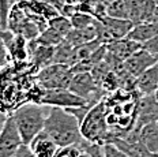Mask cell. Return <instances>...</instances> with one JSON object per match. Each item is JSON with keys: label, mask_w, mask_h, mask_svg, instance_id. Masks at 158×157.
Segmentation results:
<instances>
[{"label": "cell", "mask_w": 158, "mask_h": 157, "mask_svg": "<svg viewBox=\"0 0 158 157\" xmlns=\"http://www.w3.org/2000/svg\"><path fill=\"white\" fill-rule=\"evenodd\" d=\"M44 131L53 139L59 148L81 145L85 139L81 133V123L70 111L59 107H47Z\"/></svg>", "instance_id": "1"}, {"label": "cell", "mask_w": 158, "mask_h": 157, "mask_svg": "<svg viewBox=\"0 0 158 157\" xmlns=\"http://www.w3.org/2000/svg\"><path fill=\"white\" fill-rule=\"evenodd\" d=\"M16 129L21 134L25 145H29L35 135L44 131L47 119V105L37 103H23L11 113Z\"/></svg>", "instance_id": "2"}, {"label": "cell", "mask_w": 158, "mask_h": 157, "mask_svg": "<svg viewBox=\"0 0 158 157\" xmlns=\"http://www.w3.org/2000/svg\"><path fill=\"white\" fill-rule=\"evenodd\" d=\"M81 133L83 138L90 143L104 146L113 142V137L109 131L106 122V104L102 99L87 112L81 123Z\"/></svg>", "instance_id": "3"}, {"label": "cell", "mask_w": 158, "mask_h": 157, "mask_svg": "<svg viewBox=\"0 0 158 157\" xmlns=\"http://www.w3.org/2000/svg\"><path fill=\"white\" fill-rule=\"evenodd\" d=\"M95 32H97V40L104 45L126 38L134 23L128 19H117L105 15L102 18H95L94 22Z\"/></svg>", "instance_id": "4"}, {"label": "cell", "mask_w": 158, "mask_h": 157, "mask_svg": "<svg viewBox=\"0 0 158 157\" xmlns=\"http://www.w3.org/2000/svg\"><path fill=\"white\" fill-rule=\"evenodd\" d=\"M72 77H74V73L70 66L53 63L38 71L35 81L45 90L70 89Z\"/></svg>", "instance_id": "5"}, {"label": "cell", "mask_w": 158, "mask_h": 157, "mask_svg": "<svg viewBox=\"0 0 158 157\" xmlns=\"http://www.w3.org/2000/svg\"><path fill=\"white\" fill-rule=\"evenodd\" d=\"M70 90L85 99L93 107L100 103L104 96V90L97 85L91 73H75L70 85Z\"/></svg>", "instance_id": "6"}, {"label": "cell", "mask_w": 158, "mask_h": 157, "mask_svg": "<svg viewBox=\"0 0 158 157\" xmlns=\"http://www.w3.org/2000/svg\"><path fill=\"white\" fill-rule=\"evenodd\" d=\"M71 29H72V23L70 18L64 17V15H57V17L49 19L47 29L35 40L41 45L56 47V45L61 44L65 40V37L71 32Z\"/></svg>", "instance_id": "7"}, {"label": "cell", "mask_w": 158, "mask_h": 157, "mask_svg": "<svg viewBox=\"0 0 158 157\" xmlns=\"http://www.w3.org/2000/svg\"><path fill=\"white\" fill-rule=\"evenodd\" d=\"M158 122V100L153 96H144L140 97L139 108H138V116L136 123H135L134 130L126 137L128 142H138V133L144 124L157 123Z\"/></svg>", "instance_id": "8"}, {"label": "cell", "mask_w": 158, "mask_h": 157, "mask_svg": "<svg viewBox=\"0 0 158 157\" xmlns=\"http://www.w3.org/2000/svg\"><path fill=\"white\" fill-rule=\"evenodd\" d=\"M42 105L47 107H59V108H77L90 105L85 99L79 97L70 89H55V90H45L44 97L41 100ZM93 107V105H91Z\"/></svg>", "instance_id": "9"}, {"label": "cell", "mask_w": 158, "mask_h": 157, "mask_svg": "<svg viewBox=\"0 0 158 157\" xmlns=\"http://www.w3.org/2000/svg\"><path fill=\"white\" fill-rule=\"evenodd\" d=\"M22 145H23V139L11 115H8L4 127L0 133V157H14Z\"/></svg>", "instance_id": "10"}, {"label": "cell", "mask_w": 158, "mask_h": 157, "mask_svg": "<svg viewBox=\"0 0 158 157\" xmlns=\"http://www.w3.org/2000/svg\"><path fill=\"white\" fill-rule=\"evenodd\" d=\"M157 62H158V56L140 48L139 51H136L132 56L128 57L124 62V67H126L128 74H131L134 78H138L140 74H143L147 68L151 67Z\"/></svg>", "instance_id": "11"}, {"label": "cell", "mask_w": 158, "mask_h": 157, "mask_svg": "<svg viewBox=\"0 0 158 157\" xmlns=\"http://www.w3.org/2000/svg\"><path fill=\"white\" fill-rule=\"evenodd\" d=\"M157 4L154 0H131L130 21L134 25L142 22H151Z\"/></svg>", "instance_id": "12"}, {"label": "cell", "mask_w": 158, "mask_h": 157, "mask_svg": "<svg viewBox=\"0 0 158 157\" xmlns=\"http://www.w3.org/2000/svg\"><path fill=\"white\" fill-rule=\"evenodd\" d=\"M140 48H142V45H140L139 42L132 41L127 37L106 45L108 55L112 56L113 59H116V60H118V62H123V63L128 57L132 56L136 51H139Z\"/></svg>", "instance_id": "13"}, {"label": "cell", "mask_w": 158, "mask_h": 157, "mask_svg": "<svg viewBox=\"0 0 158 157\" xmlns=\"http://www.w3.org/2000/svg\"><path fill=\"white\" fill-rule=\"evenodd\" d=\"M158 89V62L136 78V90L140 96H153Z\"/></svg>", "instance_id": "14"}, {"label": "cell", "mask_w": 158, "mask_h": 157, "mask_svg": "<svg viewBox=\"0 0 158 157\" xmlns=\"http://www.w3.org/2000/svg\"><path fill=\"white\" fill-rule=\"evenodd\" d=\"M29 148L31 149L33 155L35 157H55L59 146L53 142V139L47 133L41 131L29 143Z\"/></svg>", "instance_id": "15"}, {"label": "cell", "mask_w": 158, "mask_h": 157, "mask_svg": "<svg viewBox=\"0 0 158 157\" xmlns=\"http://www.w3.org/2000/svg\"><path fill=\"white\" fill-rule=\"evenodd\" d=\"M157 34H158V25L151 23V22H142V23L134 25V28L128 33L127 38L143 45L144 42H147L153 37H156Z\"/></svg>", "instance_id": "16"}, {"label": "cell", "mask_w": 158, "mask_h": 157, "mask_svg": "<svg viewBox=\"0 0 158 157\" xmlns=\"http://www.w3.org/2000/svg\"><path fill=\"white\" fill-rule=\"evenodd\" d=\"M138 141L149 152L158 155V124L149 123L144 124L138 133Z\"/></svg>", "instance_id": "17"}, {"label": "cell", "mask_w": 158, "mask_h": 157, "mask_svg": "<svg viewBox=\"0 0 158 157\" xmlns=\"http://www.w3.org/2000/svg\"><path fill=\"white\" fill-rule=\"evenodd\" d=\"M27 40L21 34H14L12 38L7 42V48L10 52L11 60L18 62V63H25L29 57V49H27Z\"/></svg>", "instance_id": "18"}, {"label": "cell", "mask_w": 158, "mask_h": 157, "mask_svg": "<svg viewBox=\"0 0 158 157\" xmlns=\"http://www.w3.org/2000/svg\"><path fill=\"white\" fill-rule=\"evenodd\" d=\"M112 143H114L118 149L123 150L128 157H158V155L149 152L139 141L138 142H128L123 138H116Z\"/></svg>", "instance_id": "19"}, {"label": "cell", "mask_w": 158, "mask_h": 157, "mask_svg": "<svg viewBox=\"0 0 158 157\" xmlns=\"http://www.w3.org/2000/svg\"><path fill=\"white\" fill-rule=\"evenodd\" d=\"M97 40V32H95V26H89V28L82 29H71V32L65 37V41H68L72 47H78V45L86 44V42Z\"/></svg>", "instance_id": "20"}, {"label": "cell", "mask_w": 158, "mask_h": 157, "mask_svg": "<svg viewBox=\"0 0 158 157\" xmlns=\"http://www.w3.org/2000/svg\"><path fill=\"white\" fill-rule=\"evenodd\" d=\"M101 44L98 40H94V41H90V42H86V44H82V45H78V47H74V51H72V56H71V62H70V67L75 66V64L81 63L83 60H87L91 55L94 53L98 48L101 47Z\"/></svg>", "instance_id": "21"}, {"label": "cell", "mask_w": 158, "mask_h": 157, "mask_svg": "<svg viewBox=\"0 0 158 157\" xmlns=\"http://www.w3.org/2000/svg\"><path fill=\"white\" fill-rule=\"evenodd\" d=\"M131 12V0H113L106 7V15L117 19H128Z\"/></svg>", "instance_id": "22"}, {"label": "cell", "mask_w": 158, "mask_h": 157, "mask_svg": "<svg viewBox=\"0 0 158 157\" xmlns=\"http://www.w3.org/2000/svg\"><path fill=\"white\" fill-rule=\"evenodd\" d=\"M72 51H74V47L65 40L61 42V44L56 45L55 47L53 63H56V64H67V66H70Z\"/></svg>", "instance_id": "23"}, {"label": "cell", "mask_w": 158, "mask_h": 157, "mask_svg": "<svg viewBox=\"0 0 158 157\" xmlns=\"http://www.w3.org/2000/svg\"><path fill=\"white\" fill-rule=\"evenodd\" d=\"M72 28L74 29H82V28H89V26H93L95 22V17L89 12H82L78 11L70 18Z\"/></svg>", "instance_id": "24"}, {"label": "cell", "mask_w": 158, "mask_h": 157, "mask_svg": "<svg viewBox=\"0 0 158 157\" xmlns=\"http://www.w3.org/2000/svg\"><path fill=\"white\" fill-rule=\"evenodd\" d=\"M11 4L12 0H0V26L3 30H8L7 23L10 11H11Z\"/></svg>", "instance_id": "25"}, {"label": "cell", "mask_w": 158, "mask_h": 157, "mask_svg": "<svg viewBox=\"0 0 158 157\" xmlns=\"http://www.w3.org/2000/svg\"><path fill=\"white\" fill-rule=\"evenodd\" d=\"M83 150V146L81 145H68V146H61L57 149L55 157H78L79 153Z\"/></svg>", "instance_id": "26"}, {"label": "cell", "mask_w": 158, "mask_h": 157, "mask_svg": "<svg viewBox=\"0 0 158 157\" xmlns=\"http://www.w3.org/2000/svg\"><path fill=\"white\" fill-rule=\"evenodd\" d=\"M2 32H0V68H4L11 62V56H10L7 44H6L4 38L2 36Z\"/></svg>", "instance_id": "27"}, {"label": "cell", "mask_w": 158, "mask_h": 157, "mask_svg": "<svg viewBox=\"0 0 158 157\" xmlns=\"http://www.w3.org/2000/svg\"><path fill=\"white\" fill-rule=\"evenodd\" d=\"M102 153L105 157H128L121 149H118L114 143H106L102 146Z\"/></svg>", "instance_id": "28"}, {"label": "cell", "mask_w": 158, "mask_h": 157, "mask_svg": "<svg viewBox=\"0 0 158 157\" xmlns=\"http://www.w3.org/2000/svg\"><path fill=\"white\" fill-rule=\"evenodd\" d=\"M142 48L146 49V51H149L150 53L158 56V34L156 36V37L151 38V40H149L147 42H144V44L142 45Z\"/></svg>", "instance_id": "29"}, {"label": "cell", "mask_w": 158, "mask_h": 157, "mask_svg": "<svg viewBox=\"0 0 158 157\" xmlns=\"http://www.w3.org/2000/svg\"><path fill=\"white\" fill-rule=\"evenodd\" d=\"M14 157H35V156L33 155V152H31V149L29 148V145H25L23 143V145L18 149V152L15 153Z\"/></svg>", "instance_id": "30"}, {"label": "cell", "mask_w": 158, "mask_h": 157, "mask_svg": "<svg viewBox=\"0 0 158 157\" xmlns=\"http://www.w3.org/2000/svg\"><path fill=\"white\" fill-rule=\"evenodd\" d=\"M41 2H44V3H47V4L52 6V7H55L59 12H60V15H61V10H63L64 4L60 2V0H41Z\"/></svg>", "instance_id": "31"}, {"label": "cell", "mask_w": 158, "mask_h": 157, "mask_svg": "<svg viewBox=\"0 0 158 157\" xmlns=\"http://www.w3.org/2000/svg\"><path fill=\"white\" fill-rule=\"evenodd\" d=\"M7 117H8V113H6L4 111L0 109V133H2L3 127H4V124H6V120H7Z\"/></svg>", "instance_id": "32"}, {"label": "cell", "mask_w": 158, "mask_h": 157, "mask_svg": "<svg viewBox=\"0 0 158 157\" xmlns=\"http://www.w3.org/2000/svg\"><path fill=\"white\" fill-rule=\"evenodd\" d=\"M61 3H63L64 6H78L81 4L83 0H60Z\"/></svg>", "instance_id": "33"}, {"label": "cell", "mask_w": 158, "mask_h": 157, "mask_svg": "<svg viewBox=\"0 0 158 157\" xmlns=\"http://www.w3.org/2000/svg\"><path fill=\"white\" fill-rule=\"evenodd\" d=\"M86 142H87V141H85V142L82 143V146H83V150H82V152L79 153V156H78V157H93V156H91V153L89 152L86 148H85V143H86Z\"/></svg>", "instance_id": "34"}, {"label": "cell", "mask_w": 158, "mask_h": 157, "mask_svg": "<svg viewBox=\"0 0 158 157\" xmlns=\"http://www.w3.org/2000/svg\"><path fill=\"white\" fill-rule=\"evenodd\" d=\"M151 23L158 25V7L156 8V12H154V17H153V21H151Z\"/></svg>", "instance_id": "35"}, {"label": "cell", "mask_w": 158, "mask_h": 157, "mask_svg": "<svg viewBox=\"0 0 158 157\" xmlns=\"http://www.w3.org/2000/svg\"><path fill=\"white\" fill-rule=\"evenodd\" d=\"M154 97H156V99L158 100V89L156 90V93H154Z\"/></svg>", "instance_id": "36"}, {"label": "cell", "mask_w": 158, "mask_h": 157, "mask_svg": "<svg viewBox=\"0 0 158 157\" xmlns=\"http://www.w3.org/2000/svg\"><path fill=\"white\" fill-rule=\"evenodd\" d=\"M18 2H21V0H12V4H15V3H18Z\"/></svg>", "instance_id": "37"}, {"label": "cell", "mask_w": 158, "mask_h": 157, "mask_svg": "<svg viewBox=\"0 0 158 157\" xmlns=\"http://www.w3.org/2000/svg\"><path fill=\"white\" fill-rule=\"evenodd\" d=\"M154 2H156V4H157V7H158V0H154Z\"/></svg>", "instance_id": "38"}, {"label": "cell", "mask_w": 158, "mask_h": 157, "mask_svg": "<svg viewBox=\"0 0 158 157\" xmlns=\"http://www.w3.org/2000/svg\"><path fill=\"white\" fill-rule=\"evenodd\" d=\"M2 30H3V29H2V26H0V32H2Z\"/></svg>", "instance_id": "39"}, {"label": "cell", "mask_w": 158, "mask_h": 157, "mask_svg": "<svg viewBox=\"0 0 158 157\" xmlns=\"http://www.w3.org/2000/svg\"><path fill=\"white\" fill-rule=\"evenodd\" d=\"M157 124H158V122H157Z\"/></svg>", "instance_id": "40"}]
</instances>
